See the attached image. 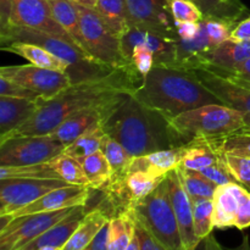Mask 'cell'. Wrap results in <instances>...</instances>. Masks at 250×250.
Instances as JSON below:
<instances>
[{"instance_id":"obj_41","label":"cell","mask_w":250,"mask_h":250,"mask_svg":"<svg viewBox=\"0 0 250 250\" xmlns=\"http://www.w3.org/2000/svg\"><path fill=\"white\" fill-rule=\"evenodd\" d=\"M200 67L207 68V70L211 71V72L216 73V75L221 76V77L227 78L231 82L237 83V84L242 85V87L249 88L250 89V58L239 63V65L231 68H221L211 65H204L200 66Z\"/></svg>"},{"instance_id":"obj_15","label":"cell","mask_w":250,"mask_h":250,"mask_svg":"<svg viewBox=\"0 0 250 250\" xmlns=\"http://www.w3.org/2000/svg\"><path fill=\"white\" fill-rule=\"evenodd\" d=\"M92 190L94 189L89 187H81V186H66V187L56 188L44 194L39 199L34 200L27 207L17 210L10 216H0L1 226H4L10 220L26 216V215L58 211V210L68 209V208L87 207L88 200L92 195Z\"/></svg>"},{"instance_id":"obj_20","label":"cell","mask_w":250,"mask_h":250,"mask_svg":"<svg viewBox=\"0 0 250 250\" xmlns=\"http://www.w3.org/2000/svg\"><path fill=\"white\" fill-rule=\"evenodd\" d=\"M87 212L85 207H77L68 216L17 250H39L44 247H55L62 249L76 229L80 226Z\"/></svg>"},{"instance_id":"obj_21","label":"cell","mask_w":250,"mask_h":250,"mask_svg":"<svg viewBox=\"0 0 250 250\" xmlns=\"http://www.w3.org/2000/svg\"><path fill=\"white\" fill-rule=\"evenodd\" d=\"M41 100L0 95V137L28 121L41 106Z\"/></svg>"},{"instance_id":"obj_52","label":"cell","mask_w":250,"mask_h":250,"mask_svg":"<svg viewBox=\"0 0 250 250\" xmlns=\"http://www.w3.org/2000/svg\"><path fill=\"white\" fill-rule=\"evenodd\" d=\"M216 1L222 2V4H226L229 6H233V7H241V9H244V5L241 4L239 0H216Z\"/></svg>"},{"instance_id":"obj_19","label":"cell","mask_w":250,"mask_h":250,"mask_svg":"<svg viewBox=\"0 0 250 250\" xmlns=\"http://www.w3.org/2000/svg\"><path fill=\"white\" fill-rule=\"evenodd\" d=\"M186 146L177 148L165 149V150L154 151L146 155L136 156L132 159L129 172L132 171H143L153 177L165 178L172 170L181 165L186 154Z\"/></svg>"},{"instance_id":"obj_49","label":"cell","mask_w":250,"mask_h":250,"mask_svg":"<svg viewBox=\"0 0 250 250\" xmlns=\"http://www.w3.org/2000/svg\"><path fill=\"white\" fill-rule=\"evenodd\" d=\"M192 250H225V248L217 242L214 234L210 233L205 238L200 239Z\"/></svg>"},{"instance_id":"obj_22","label":"cell","mask_w":250,"mask_h":250,"mask_svg":"<svg viewBox=\"0 0 250 250\" xmlns=\"http://www.w3.org/2000/svg\"><path fill=\"white\" fill-rule=\"evenodd\" d=\"M110 221V215L102 207L85 214L80 226L76 229L67 243L61 250H84L92 244L103 227Z\"/></svg>"},{"instance_id":"obj_27","label":"cell","mask_w":250,"mask_h":250,"mask_svg":"<svg viewBox=\"0 0 250 250\" xmlns=\"http://www.w3.org/2000/svg\"><path fill=\"white\" fill-rule=\"evenodd\" d=\"M250 58V42H239L227 39L210 53L204 65L231 68ZM202 65V66H204Z\"/></svg>"},{"instance_id":"obj_11","label":"cell","mask_w":250,"mask_h":250,"mask_svg":"<svg viewBox=\"0 0 250 250\" xmlns=\"http://www.w3.org/2000/svg\"><path fill=\"white\" fill-rule=\"evenodd\" d=\"M0 76L28 88L41 95L44 100H49L72 84L67 73L60 71L28 65L2 66Z\"/></svg>"},{"instance_id":"obj_12","label":"cell","mask_w":250,"mask_h":250,"mask_svg":"<svg viewBox=\"0 0 250 250\" xmlns=\"http://www.w3.org/2000/svg\"><path fill=\"white\" fill-rule=\"evenodd\" d=\"M72 186L62 180H0V216H10L56 188Z\"/></svg>"},{"instance_id":"obj_51","label":"cell","mask_w":250,"mask_h":250,"mask_svg":"<svg viewBox=\"0 0 250 250\" xmlns=\"http://www.w3.org/2000/svg\"><path fill=\"white\" fill-rule=\"evenodd\" d=\"M70 1L75 2V4H78V5H82V6L94 9L95 5H97L98 0H70Z\"/></svg>"},{"instance_id":"obj_7","label":"cell","mask_w":250,"mask_h":250,"mask_svg":"<svg viewBox=\"0 0 250 250\" xmlns=\"http://www.w3.org/2000/svg\"><path fill=\"white\" fill-rule=\"evenodd\" d=\"M80 15L81 31L85 48L94 60L112 68H122L132 63L125 58L121 39L111 33L94 9L76 4Z\"/></svg>"},{"instance_id":"obj_40","label":"cell","mask_w":250,"mask_h":250,"mask_svg":"<svg viewBox=\"0 0 250 250\" xmlns=\"http://www.w3.org/2000/svg\"><path fill=\"white\" fill-rule=\"evenodd\" d=\"M168 4H170L171 14H172L175 22L197 23L204 19L203 11L192 0H171Z\"/></svg>"},{"instance_id":"obj_50","label":"cell","mask_w":250,"mask_h":250,"mask_svg":"<svg viewBox=\"0 0 250 250\" xmlns=\"http://www.w3.org/2000/svg\"><path fill=\"white\" fill-rule=\"evenodd\" d=\"M225 250H250L249 237L248 236H244L239 246L234 247V248H225Z\"/></svg>"},{"instance_id":"obj_57","label":"cell","mask_w":250,"mask_h":250,"mask_svg":"<svg viewBox=\"0 0 250 250\" xmlns=\"http://www.w3.org/2000/svg\"><path fill=\"white\" fill-rule=\"evenodd\" d=\"M167 1H168V2H170V1H171V0H167Z\"/></svg>"},{"instance_id":"obj_26","label":"cell","mask_w":250,"mask_h":250,"mask_svg":"<svg viewBox=\"0 0 250 250\" xmlns=\"http://www.w3.org/2000/svg\"><path fill=\"white\" fill-rule=\"evenodd\" d=\"M232 183V182H231ZM231 183L217 186L214 193V229H229L236 226L238 200L231 188Z\"/></svg>"},{"instance_id":"obj_3","label":"cell","mask_w":250,"mask_h":250,"mask_svg":"<svg viewBox=\"0 0 250 250\" xmlns=\"http://www.w3.org/2000/svg\"><path fill=\"white\" fill-rule=\"evenodd\" d=\"M132 95L146 106L167 117L203 105L221 104L192 71L173 66H154Z\"/></svg>"},{"instance_id":"obj_5","label":"cell","mask_w":250,"mask_h":250,"mask_svg":"<svg viewBox=\"0 0 250 250\" xmlns=\"http://www.w3.org/2000/svg\"><path fill=\"white\" fill-rule=\"evenodd\" d=\"M127 211L133 219L141 222L166 249L185 250L171 203L167 178L150 194L133 203Z\"/></svg>"},{"instance_id":"obj_33","label":"cell","mask_w":250,"mask_h":250,"mask_svg":"<svg viewBox=\"0 0 250 250\" xmlns=\"http://www.w3.org/2000/svg\"><path fill=\"white\" fill-rule=\"evenodd\" d=\"M56 173L59 175L60 180L70 183L72 186H81V187H89V181L85 176L84 170L77 159L61 153L56 158L49 161Z\"/></svg>"},{"instance_id":"obj_48","label":"cell","mask_w":250,"mask_h":250,"mask_svg":"<svg viewBox=\"0 0 250 250\" xmlns=\"http://www.w3.org/2000/svg\"><path fill=\"white\" fill-rule=\"evenodd\" d=\"M176 28H177V33L180 39H192L198 34L200 29V22L193 23V22H188V23H180V22H175Z\"/></svg>"},{"instance_id":"obj_16","label":"cell","mask_w":250,"mask_h":250,"mask_svg":"<svg viewBox=\"0 0 250 250\" xmlns=\"http://www.w3.org/2000/svg\"><path fill=\"white\" fill-rule=\"evenodd\" d=\"M192 71L199 82L221 102L222 105L238 110L250 125V89L231 82L204 67L193 68Z\"/></svg>"},{"instance_id":"obj_23","label":"cell","mask_w":250,"mask_h":250,"mask_svg":"<svg viewBox=\"0 0 250 250\" xmlns=\"http://www.w3.org/2000/svg\"><path fill=\"white\" fill-rule=\"evenodd\" d=\"M2 50L9 53L16 54L26 59L29 63L38 67L49 68V70L60 71V72L67 73L68 65L60 58L54 55L49 50L41 45L33 43H24V42H12L1 45Z\"/></svg>"},{"instance_id":"obj_45","label":"cell","mask_w":250,"mask_h":250,"mask_svg":"<svg viewBox=\"0 0 250 250\" xmlns=\"http://www.w3.org/2000/svg\"><path fill=\"white\" fill-rule=\"evenodd\" d=\"M0 95L5 97H14V98H26V99H43L41 95L32 92L28 88H24L23 85H20L7 78L0 76Z\"/></svg>"},{"instance_id":"obj_29","label":"cell","mask_w":250,"mask_h":250,"mask_svg":"<svg viewBox=\"0 0 250 250\" xmlns=\"http://www.w3.org/2000/svg\"><path fill=\"white\" fill-rule=\"evenodd\" d=\"M84 170L89 181L90 188L94 190H103L112 180V168L106 156L102 150L78 160Z\"/></svg>"},{"instance_id":"obj_46","label":"cell","mask_w":250,"mask_h":250,"mask_svg":"<svg viewBox=\"0 0 250 250\" xmlns=\"http://www.w3.org/2000/svg\"><path fill=\"white\" fill-rule=\"evenodd\" d=\"M133 219V217H132ZM134 221V229H136V234L138 237L139 241V248L141 250H168L166 249L143 225L139 221H137L136 219H133Z\"/></svg>"},{"instance_id":"obj_36","label":"cell","mask_w":250,"mask_h":250,"mask_svg":"<svg viewBox=\"0 0 250 250\" xmlns=\"http://www.w3.org/2000/svg\"><path fill=\"white\" fill-rule=\"evenodd\" d=\"M193 207V221L197 238L203 239L214 229L212 215H214V202L209 198H190Z\"/></svg>"},{"instance_id":"obj_14","label":"cell","mask_w":250,"mask_h":250,"mask_svg":"<svg viewBox=\"0 0 250 250\" xmlns=\"http://www.w3.org/2000/svg\"><path fill=\"white\" fill-rule=\"evenodd\" d=\"M128 95V93H120V94L102 100L92 106L85 107L65 120L50 134L56 137L66 148L68 144L72 143L76 138H78L83 132L89 129L90 127L99 124L104 125Z\"/></svg>"},{"instance_id":"obj_28","label":"cell","mask_w":250,"mask_h":250,"mask_svg":"<svg viewBox=\"0 0 250 250\" xmlns=\"http://www.w3.org/2000/svg\"><path fill=\"white\" fill-rule=\"evenodd\" d=\"M219 158V151L212 148L207 138H195L186 146V154L181 165L188 170L200 171L214 165Z\"/></svg>"},{"instance_id":"obj_38","label":"cell","mask_w":250,"mask_h":250,"mask_svg":"<svg viewBox=\"0 0 250 250\" xmlns=\"http://www.w3.org/2000/svg\"><path fill=\"white\" fill-rule=\"evenodd\" d=\"M194 4L198 5L204 14V17H211V19L224 20V21L236 23L238 17L246 11V7H233L226 4L216 1V0H192Z\"/></svg>"},{"instance_id":"obj_43","label":"cell","mask_w":250,"mask_h":250,"mask_svg":"<svg viewBox=\"0 0 250 250\" xmlns=\"http://www.w3.org/2000/svg\"><path fill=\"white\" fill-rule=\"evenodd\" d=\"M231 188L238 200V210H237L234 227L243 231L250 227V192L236 182L231 183Z\"/></svg>"},{"instance_id":"obj_56","label":"cell","mask_w":250,"mask_h":250,"mask_svg":"<svg viewBox=\"0 0 250 250\" xmlns=\"http://www.w3.org/2000/svg\"><path fill=\"white\" fill-rule=\"evenodd\" d=\"M84 250H92L90 248H87V249H84Z\"/></svg>"},{"instance_id":"obj_31","label":"cell","mask_w":250,"mask_h":250,"mask_svg":"<svg viewBox=\"0 0 250 250\" xmlns=\"http://www.w3.org/2000/svg\"><path fill=\"white\" fill-rule=\"evenodd\" d=\"M105 136H106V132L104 129V125H95V126L90 127L89 129L83 132L72 143L68 144L63 153L77 159V160H81V159L92 155L95 151L100 150L103 139Z\"/></svg>"},{"instance_id":"obj_8","label":"cell","mask_w":250,"mask_h":250,"mask_svg":"<svg viewBox=\"0 0 250 250\" xmlns=\"http://www.w3.org/2000/svg\"><path fill=\"white\" fill-rule=\"evenodd\" d=\"M1 23L43 32L77 46L70 34L54 19L48 0H1Z\"/></svg>"},{"instance_id":"obj_53","label":"cell","mask_w":250,"mask_h":250,"mask_svg":"<svg viewBox=\"0 0 250 250\" xmlns=\"http://www.w3.org/2000/svg\"><path fill=\"white\" fill-rule=\"evenodd\" d=\"M126 250H141V248H139L138 237H137L136 233H134L133 239H132V242H131V243H129V246L127 247Z\"/></svg>"},{"instance_id":"obj_54","label":"cell","mask_w":250,"mask_h":250,"mask_svg":"<svg viewBox=\"0 0 250 250\" xmlns=\"http://www.w3.org/2000/svg\"><path fill=\"white\" fill-rule=\"evenodd\" d=\"M239 133H246V134H250V125H247V126H244L243 128H241L239 131Z\"/></svg>"},{"instance_id":"obj_55","label":"cell","mask_w":250,"mask_h":250,"mask_svg":"<svg viewBox=\"0 0 250 250\" xmlns=\"http://www.w3.org/2000/svg\"><path fill=\"white\" fill-rule=\"evenodd\" d=\"M39 250H61V249L60 248H55V247H44V248H42Z\"/></svg>"},{"instance_id":"obj_32","label":"cell","mask_w":250,"mask_h":250,"mask_svg":"<svg viewBox=\"0 0 250 250\" xmlns=\"http://www.w3.org/2000/svg\"><path fill=\"white\" fill-rule=\"evenodd\" d=\"M100 150L106 156L107 161L112 168L111 181L121 180V178L126 177L127 173L129 172V167H131L133 158L127 153L122 144H120L116 139H114L106 133V136L103 139Z\"/></svg>"},{"instance_id":"obj_9","label":"cell","mask_w":250,"mask_h":250,"mask_svg":"<svg viewBox=\"0 0 250 250\" xmlns=\"http://www.w3.org/2000/svg\"><path fill=\"white\" fill-rule=\"evenodd\" d=\"M63 150L65 146L53 134L15 137L0 142V165L26 166L48 163Z\"/></svg>"},{"instance_id":"obj_18","label":"cell","mask_w":250,"mask_h":250,"mask_svg":"<svg viewBox=\"0 0 250 250\" xmlns=\"http://www.w3.org/2000/svg\"><path fill=\"white\" fill-rule=\"evenodd\" d=\"M136 44H144L153 51L155 65L177 67V41L158 36L138 27H131L121 38L125 58L127 59V54Z\"/></svg>"},{"instance_id":"obj_2","label":"cell","mask_w":250,"mask_h":250,"mask_svg":"<svg viewBox=\"0 0 250 250\" xmlns=\"http://www.w3.org/2000/svg\"><path fill=\"white\" fill-rule=\"evenodd\" d=\"M104 129L132 158L189 143L173 128L166 115L146 106L132 94L106 120Z\"/></svg>"},{"instance_id":"obj_37","label":"cell","mask_w":250,"mask_h":250,"mask_svg":"<svg viewBox=\"0 0 250 250\" xmlns=\"http://www.w3.org/2000/svg\"><path fill=\"white\" fill-rule=\"evenodd\" d=\"M207 139L216 150L250 158V134L234 132L226 136Z\"/></svg>"},{"instance_id":"obj_6","label":"cell","mask_w":250,"mask_h":250,"mask_svg":"<svg viewBox=\"0 0 250 250\" xmlns=\"http://www.w3.org/2000/svg\"><path fill=\"white\" fill-rule=\"evenodd\" d=\"M173 128L188 142L234 133L247 126L244 115L222 104L203 105L177 116L168 117Z\"/></svg>"},{"instance_id":"obj_30","label":"cell","mask_w":250,"mask_h":250,"mask_svg":"<svg viewBox=\"0 0 250 250\" xmlns=\"http://www.w3.org/2000/svg\"><path fill=\"white\" fill-rule=\"evenodd\" d=\"M134 233V221L128 211L112 216L109 221L107 250H126Z\"/></svg>"},{"instance_id":"obj_39","label":"cell","mask_w":250,"mask_h":250,"mask_svg":"<svg viewBox=\"0 0 250 250\" xmlns=\"http://www.w3.org/2000/svg\"><path fill=\"white\" fill-rule=\"evenodd\" d=\"M219 153L221 154L234 182L250 192V158L234 155V154L225 153V151H219Z\"/></svg>"},{"instance_id":"obj_47","label":"cell","mask_w":250,"mask_h":250,"mask_svg":"<svg viewBox=\"0 0 250 250\" xmlns=\"http://www.w3.org/2000/svg\"><path fill=\"white\" fill-rule=\"evenodd\" d=\"M231 39L239 42H250V17L239 22L232 31Z\"/></svg>"},{"instance_id":"obj_17","label":"cell","mask_w":250,"mask_h":250,"mask_svg":"<svg viewBox=\"0 0 250 250\" xmlns=\"http://www.w3.org/2000/svg\"><path fill=\"white\" fill-rule=\"evenodd\" d=\"M166 178H167L168 188H170L171 203H172L173 211H175L181 237H182L183 247H185V250H192L199 242L194 231L192 199L181 181L177 167L168 172Z\"/></svg>"},{"instance_id":"obj_42","label":"cell","mask_w":250,"mask_h":250,"mask_svg":"<svg viewBox=\"0 0 250 250\" xmlns=\"http://www.w3.org/2000/svg\"><path fill=\"white\" fill-rule=\"evenodd\" d=\"M127 59L129 62L136 67L141 76H146L155 66V58L154 54L148 46L144 44H136L127 54Z\"/></svg>"},{"instance_id":"obj_1","label":"cell","mask_w":250,"mask_h":250,"mask_svg":"<svg viewBox=\"0 0 250 250\" xmlns=\"http://www.w3.org/2000/svg\"><path fill=\"white\" fill-rule=\"evenodd\" d=\"M133 65L116 68L97 80L75 83L49 100H41L36 114L22 126L0 137V142L24 136H44L55 131L65 120L76 112L120 93L133 94L143 82Z\"/></svg>"},{"instance_id":"obj_13","label":"cell","mask_w":250,"mask_h":250,"mask_svg":"<svg viewBox=\"0 0 250 250\" xmlns=\"http://www.w3.org/2000/svg\"><path fill=\"white\" fill-rule=\"evenodd\" d=\"M131 27L178 41L177 28L167 0H126Z\"/></svg>"},{"instance_id":"obj_24","label":"cell","mask_w":250,"mask_h":250,"mask_svg":"<svg viewBox=\"0 0 250 250\" xmlns=\"http://www.w3.org/2000/svg\"><path fill=\"white\" fill-rule=\"evenodd\" d=\"M48 2L56 22L70 34L80 50L85 56L93 59L85 48L84 39H83L82 31H81L80 15H78V10L75 2L70 1V0H48Z\"/></svg>"},{"instance_id":"obj_44","label":"cell","mask_w":250,"mask_h":250,"mask_svg":"<svg viewBox=\"0 0 250 250\" xmlns=\"http://www.w3.org/2000/svg\"><path fill=\"white\" fill-rule=\"evenodd\" d=\"M199 172L202 173L204 177H207L208 180L211 181L212 183H215V185L217 186H224V185H229V183L231 182H234L233 177H232V175L229 173V168H227V165L225 164L221 154H220V158L219 160H217V163H215L214 165L209 166V167L203 168V170H200Z\"/></svg>"},{"instance_id":"obj_10","label":"cell","mask_w":250,"mask_h":250,"mask_svg":"<svg viewBox=\"0 0 250 250\" xmlns=\"http://www.w3.org/2000/svg\"><path fill=\"white\" fill-rule=\"evenodd\" d=\"M76 208L26 215L10 220L0 229V250L21 248L68 216Z\"/></svg>"},{"instance_id":"obj_4","label":"cell","mask_w":250,"mask_h":250,"mask_svg":"<svg viewBox=\"0 0 250 250\" xmlns=\"http://www.w3.org/2000/svg\"><path fill=\"white\" fill-rule=\"evenodd\" d=\"M0 39L1 45L12 42H24L41 45L65 61L68 65L67 76L71 78L72 84L85 81L97 80L109 75L116 68L104 65L94 59L87 58L77 46L58 37L34 31L26 27L15 26L10 23H1Z\"/></svg>"},{"instance_id":"obj_35","label":"cell","mask_w":250,"mask_h":250,"mask_svg":"<svg viewBox=\"0 0 250 250\" xmlns=\"http://www.w3.org/2000/svg\"><path fill=\"white\" fill-rule=\"evenodd\" d=\"M177 170L180 172L181 181L190 198H214L217 185L204 177L199 171L188 170L182 165L178 166Z\"/></svg>"},{"instance_id":"obj_34","label":"cell","mask_w":250,"mask_h":250,"mask_svg":"<svg viewBox=\"0 0 250 250\" xmlns=\"http://www.w3.org/2000/svg\"><path fill=\"white\" fill-rule=\"evenodd\" d=\"M32 178V180H60L53 166L48 163L26 166H0V180Z\"/></svg>"},{"instance_id":"obj_25","label":"cell","mask_w":250,"mask_h":250,"mask_svg":"<svg viewBox=\"0 0 250 250\" xmlns=\"http://www.w3.org/2000/svg\"><path fill=\"white\" fill-rule=\"evenodd\" d=\"M105 26L121 39L131 28L126 0H98L94 7Z\"/></svg>"}]
</instances>
